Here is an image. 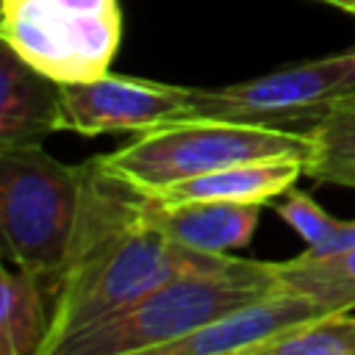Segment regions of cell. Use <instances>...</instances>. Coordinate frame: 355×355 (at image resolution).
<instances>
[{"instance_id": "obj_9", "label": "cell", "mask_w": 355, "mask_h": 355, "mask_svg": "<svg viewBox=\"0 0 355 355\" xmlns=\"http://www.w3.org/2000/svg\"><path fill=\"white\" fill-rule=\"evenodd\" d=\"M67 130L61 83L31 67L14 47H0V150L44 144Z\"/></svg>"}, {"instance_id": "obj_17", "label": "cell", "mask_w": 355, "mask_h": 355, "mask_svg": "<svg viewBox=\"0 0 355 355\" xmlns=\"http://www.w3.org/2000/svg\"><path fill=\"white\" fill-rule=\"evenodd\" d=\"M313 3H324V6H336V8H344V11H355V0H313Z\"/></svg>"}, {"instance_id": "obj_11", "label": "cell", "mask_w": 355, "mask_h": 355, "mask_svg": "<svg viewBox=\"0 0 355 355\" xmlns=\"http://www.w3.org/2000/svg\"><path fill=\"white\" fill-rule=\"evenodd\" d=\"M305 175L302 158H263L233 164L208 175H197L166 189L153 191L150 197L161 202H186V200H225V202H258L266 205L280 197L286 189L297 186Z\"/></svg>"}, {"instance_id": "obj_4", "label": "cell", "mask_w": 355, "mask_h": 355, "mask_svg": "<svg viewBox=\"0 0 355 355\" xmlns=\"http://www.w3.org/2000/svg\"><path fill=\"white\" fill-rule=\"evenodd\" d=\"M80 194L83 164H61L44 144L0 150V233L6 258L44 275L55 288L75 236Z\"/></svg>"}, {"instance_id": "obj_15", "label": "cell", "mask_w": 355, "mask_h": 355, "mask_svg": "<svg viewBox=\"0 0 355 355\" xmlns=\"http://www.w3.org/2000/svg\"><path fill=\"white\" fill-rule=\"evenodd\" d=\"M261 355H355V313H322L266 344Z\"/></svg>"}, {"instance_id": "obj_6", "label": "cell", "mask_w": 355, "mask_h": 355, "mask_svg": "<svg viewBox=\"0 0 355 355\" xmlns=\"http://www.w3.org/2000/svg\"><path fill=\"white\" fill-rule=\"evenodd\" d=\"M0 36L55 83L92 80L119 50L122 11L116 0H3Z\"/></svg>"}, {"instance_id": "obj_10", "label": "cell", "mask_w": 355, "mask_h": 355, "mask_svg": "<svg viewBox=\"0 0 355 355\" xmlns=\"http://www.w3.org/2000/svg\"><path fill=\"white\" fill-rule=\"evenodd\" d=\"M147 214L150 219L180 247L227 255L230 250L247 247L261 216L258 202H225V200H186V202H161L150 194Z\"/></svg>"}, {"instance_id": "obj_14", "label": "cell", "mask_w": 355, "mask_h": 355, "mask_svg": "<svg viewBox=\"0 0 355 355\" xmlns=\"http://www.w3.org/2000/svg\"><path fill=\"white\" fill-rule=\"evenodd\" d=\"M305 175L319 183L355 189V103L333 111L313 133Z\"/></svg>"}, {"instance_id": "obj_8", "label": "cell", "mask_w": 355, "mask_h": 355, "mask_svg": "<svg viewBox=\"0 0 355 355\" xmlns=\"http://www.w3.org/2000/svg\"><path fill=\"white\" fill-rule=\"evenodd\" d=\"M327 313L313 297L294 288H275L239 305L202 330L166 344L158 355H261L283 333Z\"/></svg>"}, {"instance_id": "obj_1", "label": "cell", "mask_w": 355, "mask_h": 355, "mask_svg": "<svg viewBox=\"0 0 355 355\" xmlns=\"http://www.w3.org/2000/svg\"><path fill=\"white\" fill-rule=\"evenodd\" d=\"M211 252L175 244L147 214L144 191L83 161V194L69 255L55 286L53 330L42 355L130 308L169 277L205 263Z\"/></svg>"}, {"instance_id": "obj_2", "label": "cell", "mask_w": 355, "mask_h": 355, "mask_svg": "<svg viewBox=\"0 0 355 355\" xmlns=\"http://www.w3.org/2000/svg\"><path fill=\"white\" fill-rule=\"evenodd\" d=\"M275 288H280L275 263L211 255L205 263L169 277L130 308L72 336L55 355H158L166 344Z\"/></svg>"}, {"instance_id": "obj_12", "label": "cell", "mask_w": 355, "mask_h": 355, "mask_svg": "<svg viewBox=\"0 0 355 355\" xmlns=\"http://www.w3.org/2000/svg\"><path fill=\"white\" fill-rule=\"evenodd\" d=\"M0 352L42 355L53 330L55 288L33 269H0Z\"/></svg>"}, {"instance_id": "obj_13", "label": "cell", "mask_w": 355, "mask_h": 355, "mask_svg": "<svg viewBox=\"0 0 355 355\" xmlns=\"http://www.w3.org/2000/svg\"><path fill=\"white\" fill-rule=\"evenodd\" d=\"M275 269L280 286L313 297L327 313L355 308V247L327 258H308L300 252L297 258L275 263Z\"/></svg>"}, {"instance_id": "obj_7", "label": "cell", "mask_w": 355, "mask_h": 355, "mask_svg": "<svg viewBox=\"0 0 355 355\" xmlns=\"http://www.w3.org/2000/svg\"><path fill=\"white\" fill-rule=\"evenodd\" d=\"M67 130L80 136L147 133L189 119V86H172L128 75H100L61 83Z\"/></svg>"}, {"instance_id": "obj_16", "label": "cell", "mask_w": 355, "mask_h": 355, "mask_svg": "<svg viewBox=\"0 0 355 355\" xmlns=\"http://www.w3.org/2000/svg\"><path fill=\"white\" fill-rule=\"evenodd\" d=\"M272 205H275L277 216L302 236L305 247H313V244H322L324 239H330V233L341 222V219H333L311 194L300 191L297 186H291L280 197H275Z\"/></svg>"}, {"instance_id": "obj_3", "label": "cell", "mask_w": 355, "mask_h": 355, "mask_svg": "<svg viewBox=\"0 0 355 355\" xmlns=\"http://www.w3.org/2000/svg\"><path fill=\"white\" fill-rule=\"evenodd\" d=\"M313 139L308 133L277 130L227 119H180L139 133L130 144L97 155L103 169L153 194L172 183L208 175L244 161L302 158L308 161Z\"/></svg>"}, {"instance_id": "obj_5", "label": "cell", "mask_w": 355, "mask_h": 355, "mask_svg": "<svg viewBox=\"0 0 355 355\" xmlns=\"http://www.w3.org/2000/svg\"><path fill=\"white\" fill-rule=\"evenodd\" d=\"M355 103V47L291 64L241 83L189 86V119H227L313 133L333 111Z\"/></svg>"}, {"instance_id": "obj_18", "label": "cell", "mask_w": 355, "mask_h": 355, "mask_svg": "<svg viewBox=\"0 0 355 355\" xmlns=\"http://www.w3.org/2000/svg\"><path fill=\"white\" fill-rule=\"evenodd\" d=\"M352 14H355V11H352Z\"/></svg>"}]
</instances>
